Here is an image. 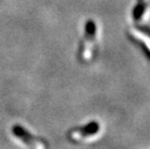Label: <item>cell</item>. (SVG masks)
I'll use <instances>...</instances> for the list:
<instances>
[{
    "label": "cell",
    "mask_w": 150,
    "mask_h": 149,
    "mask_svg": "<svg viewBox=\"0 0 150 149\" xmlns=\"http://www.w3.org/2000/svg\"><path fill=\"white\" fill-rule=\"evenodd\" d=\"M100 131V125L97 122H91L81 129H76L71 132L70 138L74 141H85L92 138Z\"/></svg>",
    "instance_id": "cell-3"
},
{
    "label": "cell",
    "mask_w": 150,
    "mask_h": 149,
    "mask_svg": "<svg viewBox=\"0 0 150 149\" xmlns=\"http://www.w3.org/2000/svg\"><path fill=\"white\" fill-rule=\"evenodd\" d=\"M97 38V27L93 21H88L85 26V33L81 47V57L84 61L92 58Z\"/></svg>",
    "instance_id": "cell-1"
},
{
    "label": "cell",
    "mask_w": 150,
    "mask_h": 149,
    "mask_svg": "<svg viewBox=\"0 0 150 149\" xmlns=\"http://www.w3.org/2000/svg\"><path fill=\"white\" fill-rule=\"evenodd\" d=\"M12 133L18 141L28 147L46 148V144H45L41 139L34 137L33 135H31L30 132H28L27 130H25L23 127H21L20 125H16L14 128L12 129Z\"/></svg>",
    "instance_id": "cell-2"
}]
</instances>
